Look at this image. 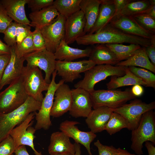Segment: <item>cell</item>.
I'll return each mask as SVG.
<instances>
[{
	"instance_id": "obj_3",
	"label": "cell",
	"mask_w": 155,
	"mask_h": 155,
	"mask_svg": "<svg viewBox=\"0 0 155 155\" xmlns=\"http://www.w3.org/2000/svg\"><path fill=\"white\" fill-rule=\"evenodd\" d=\"M131 149L138 155L144 154L142 148L146 141L155 144V113L153 110L142 115L137 127L131 131Z\"/></svg>"
},
{
	"instance_id": "obj_36",
	"label": "cell",
	"mask_w": 155,
	"mask_h": 155,
	"mask_svg": "<svg viewBox=\"0 0 155 155\" xmlns=\"http://www.w3.org/2000/svg\"><path fill=\"white\" fill-rule=\"evenodd\" d=\"M132 17L142 27L152 34H155V19L144 13L139 14Z\"/></svg>"
},
{
	"instance_id": "obj_17",
	"label": "cell",
	"mask_w": 155,
	"mask_h": 155,
	"mask_svg": "<svg viewBox=\"0 0 155 155\" xmlns=\"http://www.w3.org/2000/svg\"><path fill=\"white\" fill-rule=\"evenodd\" d=\"M86 23L84 14L81 10L66 18L64 40L67 44L73 43L77 38L84 35Z\"/></svg>"
},
{
	"instance_id": "obj_5",
	"label": "cell",
	"mask_w": 155,
	"mask_h": 155,
	"mask_svg": "<svg viewBox=\"0 0 155 155\" xmlns=\"http://www.w3.org/2000/svg\"><path fill=\"white\" fill-rule=\"evenodd\" d=\"M28 97L21 75L0 92V113H7L14 110L23 104Z\"/></svg>"
},
{
	"instance_id": "obj_21",
	"label": "cell",
	"mask_w": 155,
	"mask_h": 155,
	"mask_svg": "<svg viewBox=\"0 0 155 155\" xmlns=\"http://www.w3.org/2000/svg\"><path fill=\"white\" fill-rule=\"evenodd\" d=\"M48 151L50 155L66 153L74 155L75 150L69 138L62 131H58L51 135Z\"/></svg>"
},
{
	"instance_id": "obj_16",
	"label": "cell",
	"mask_w": 155,
	"mask_h": 155,
	"mask_svg": "<svg viewBox=\"0 0 155 155\" xmlns=\"http://www.w3.org/2000/svg\"><path fill=\"white\" fill-rule=\"evenodd\" d=\"M51 115L59 117L69 111L72 104L71 89L64 83L60 84L55 91Z\"/></svg>"
},
{
	"instance_id": "obj_33",
	"label": "cell",
	"mask_w": 155,
	"mask_h": 155,
	"mask_svg": "<svg viewBox=\"0 0 155 155\" xmlns=\"http://www.w3.org/2000/svg\"><path fill=\"white\" fill-rule=\"evenodd\" d=\"M129 128L127 120L121 115L113 112L104 128V130L110 135L120 131L123 128Z\"/></svg>"
},
{
	"instance_id": "obj_32",
	"label": "cell",
	"mask_w": 155,
	"mask_h": 155,
	"mask_svg": "<svg viewBox=\"0 0 155 155\" xmlns=\"http://www.w3.org/2000/svg\"><path fill=\"white\" fill-rule=\"evenodd\" d=\"M150 5L149 0H132L127 4L119 14L114 17L121 16H133L139 14L143 13L148 8Z\"/></svg>"
},
{
	"instance_id": "obj_19",
	"label": "cell",
	"mask_w": 155,
	"mask_h": 155,
	"mask_svg": "<svg viewBox=\"0 0 155 155\" xmlns=\"http://www.w3.org/2000/svg\"><path fill=\"white\" fill-rule=\"evenodd\" d=\"M10 49L11 58L0 82V90L21 76L24 67L25 60L24 57L20 58L17 56L15 52V46L10 47Z\"/></svg>"
},
{
	"instance_id": "obj_15",
	"label": "cell",
	"mask_w": 155,
	"mask_h": 155,
	"mask_svg": "<svg viewBox=\"0 0 155 155\" xmlns=\"http://www.w3.org/2000/svg\"><path fill=\"white\" fill-rule=\"evenodd\" d=\"M71 91L72 101L69 114L75 118H86L92 108L90 93L80 88L72 89Z\"/></svg>"
},
{
	"instance_id": "obj_50",
	"label": "cell",
	"mask_w": 155,
	"mask_h": 155,
	"mask_svg": "<svg viewBox=\"0 0 155 155\" xmlns=\"http://www.w3.org/2000/svg\"><path fill=\"white\" fill-rule=\"evenodd\" d=\"M14 153L15 155H29L25 145H21L18 147Z\"/></svg>"
},
{
	"instance_id": "obj_54",
	"label": "cell",
	"mask_w": 155,
	"mask_h": 155,
	"mask_svg": "<svg viewBox=\"0 0 155 155\" xmlns=\"http://www.w3.org/2000/svg\"><path fill=\"white\" fill-rule=\"evenodd\" d=\"M50 155H71L70 154L66 153L60 154H50Z\"/></svg>"
},
{
	"instance_id": "obj_27",
	"label": "cell",
	"mask_w": 155,
	"mask_h": 155,
	"mask_svg": "<svg viewBox=\"0 0 155 155\" xmlns=\"http://www.w3.org/2000/svg\"><path fill=\"white\" fill-rule=\"evenodd\" d=\"M89 57L96 65H116L119 62L115 54L105 44H100L92 49Z\"/></svg>"
},
{
	"instance_id": "obj_42",
	"label": "cell",
	"mask_w": 155,
	"mask_h": 155,
	"mask_svg": "<svg viewBox=\"0 0 155 155\" xmlns=\"http://www.w3.org/2000/svg\"><path fill=\"white\" fill-rule=\"evenodd\" d=\"M31 26L29 25L17 23L16 28V44L21 42L31 32Z\"/></svg>"
},
{
	"instance_id": "obj_18",
	"label": "cell",
	"mask_w": 155,
	"mask_h": 155,
	"mask_svg": "<svg viewBox=\"0 0 155 155\" xmlns=\"http://www.w3.org/2000/svg\"><path fill=\"white\" fill-rule=\"evenodd\" d=\"M123 32L150 39L153 35L140 26L132 16H121L113 18L109 22Z\"/></svg>"
},
{
	"instance_id": "obj_24",
	"label": "cell",
	"mask_w": 155,
	"mask_h": 155,
	"mask_svg": "<svg viewBox=\"0 0 155 155\" xmlns=\"http://www.w3.org/2000/svg\"><path fill=\"white\" fill-rule=\"evenodd\" d=\"M100 3L101 0H81L80 10L84 13L86 20L84 35L89 33L94 26L98 17Z\"/></svg>"
},
{
	"instance_id": "obj_23",
	"label": "cell",
	"mask_w": 155,
	"mask_h": 155,
	"mask_svg": "<svg viewBox=\"0 0 155 155\" xmlns=\"http://www.w3.org/2000/svg\"><path fill=\"white\" fill-rule=\"evenodd\" d=\"M92 50L90 48L82 49L71 47L63 40L54 54L56 60L71 61L79 58L89 57Z\"/></svg>"
},
{
	"instance_id": "obj_34",
	"label": "cell",
	"mask_w": 155,
	"mask_h": 155,
	"mask_svg": "<svg viewBox=\"0 0 155 155\" xmlns=\"http://www.w3.org/2000/svg\"><path fill=\"white\" fill-rule=\"evenodd\" d=\"M129 70L146 84V87L155 89V75L146 69L135 66L128 67Z\"/></svg>"
},
{
	"instance_id": "obj_14",
	"label": "cell",
	"mask_w": 155,
	"mask_h": 155,
	"mask_svg": "<svg viewBox=\"0 0 155 155\" xmlns=\"http://www.w3.org/2000/svg\"><path fill=\"white\" fill-rule=\"evenodd\" d=\"M80 124L77 121L66 120L60 123L59 129L69 138L73 139L75 143L83 145L89 155H93L91 151L90 145L96 135L91 131H84L80 130L76 125Z\"/></svg>"
},
{
	"instance_id": "obj_40",
	"label": "cell",
	"mask_w": 155,
	"mask_h": 155,
	"mask_svg": "<svg viewBox=\"0 0 155 155\" xmlns=\"http://www.w3.org/2000/svg\"><path fill=\"white\" fill-rule=\"evenodd\" d=\"M94 145L98 148L99 155H119L118 148L113 146H108L102 144L99 140L94 143Z\"/></svg>"
},
{
	"instance_id": "obj_9",
	"label": "cell",
	"mask_w": 155,
	"mask_h": 155,
	"mask_svg": "<svg viewBox=\"0 0 155 155\" xmlns=\"http://www.w3.org/2000/svg\"><path fill=\"white\" fill-rule=\"evenodd\" d=\"M155 108L154 101L146 103L135 98L129 104H125L112 110L120 114L127 120L129 125L128 129L132 131L137 127L144 113Z\"/></svg>"
},
{
	"instance_id": "obj_1",
	"label": "cell",
	"mask_w": 155,
	"mask_h": 155,
	"mask_svg": "<svg viewBox=\"0 0 155 155\" xmlns=\"http://www.w3.org/2000/svg\"><path fill=\"white\" fill-rule=\"evenodd\" d=\"M75 41L78 44L83 45L125 43L146 47L151 44L150 39L125 33L109 23L98 32L82 36Z\"/></svg>"
},
{
	"instance_id": "obj_29",
	"label": "cell",
	"mask_w": 155,
	"mask_h": 155,
	"mask_svg": "<svg viewBox=\"0 0 155 155\" xmlns=\"http://www.w3.org/2000/svg\"><path fill=\"white\" fill-rule=\"evenodd\" d=\"M139 84L146 86V83L133 74L128 67H126L125 74L122 76H111L110 81L106 84L108 90H113L121 87Z\"/></svg>"
},
{
	"instance_id": "obj_43",
	"label": "cell",
	"mask_w": 155,
	"mask_h": 155,
	"mask_svg": "<svg viewBox=\"0 0 155 155\" xmlns=\"http://www.w3.org/2000/svg\"><path fill=\"white\" fill-rule=\"evenodd\" d=\"M13 20L7 15L0 1V33L4 32L8 26Z\"/></svg>"
},
{
	"instance_id": "obj_2",
	"label": "cell",
	"mask_w": 155,
	"mask_h": 155,
	"mask_svg": "<svg viewBox=\"0 0 155 155\" xmlns=\"http://www.w3.org/2000/svg\"><path fill=\"white\" fill-rule=\"evenodd\" d=\"M41 104V102L28 96L26 101L17 109L8 113H0V142L30 113L38 111Z\"/></svg>"
},
{
	"instance_id": "obj_52",
	"label": "cell",
	"mask_w": 155,
	"mask_h": 155,
	"mask_svg": "<svg viewBox=\"0 0 155 155\" xmlns=\"http://www.w3.org/2000/svg\"><path fill=\"white\" fill-rule=\"evenodd\" d=\"M74 144L75 150V153L74 155H81V150L80 144L75 142Z\"/></svg>"
},
{
	"instance_id": "obj_25",
	"label": "cell",
	"mask_w": 155,
	"mask_h": 155,
	"mask_svg": "<svg viewBox=\"0 0 155 155\" xmlns=\"http://www.w3.org/2000/svg\"><path fill=\"white\" fill-rule=\"evenodd\" d=\"M59 14L53 5L38 11L31 12L29 15L31 20L30 26L40 29L50 24Z\"/></svg>"
},
{
	"instance_id": "obj_38",
	"label": "cell",
	"mask_w": 155,
	"mask_h": 155,
	"mask_svg": "<svg viewBox=\"0 0 155 155\" xmlns=\"http://www.w3.org/2000/svg\"><path fill=\"white\" fill-rule=\"evenodd\" d=\"M17 148L13 138L9 135L0 142V155H12Z\"/></svg>"
},
{
	"instance_id": "obj_47",
	"label": "cell",
	"mask_w": 155,
	"mask_h": 155,
	"mask_svg": "<svg viewBox=\"0 0 155 155\" xmlns=\"http://www.w3.org/2000/svg\"><path fill=\"white\" fill-rule=\"evenodd\" d=\"M150 5L143 13L155 19V0H149Z\"/></svg>"
},
{
	"instance_id": "obj_49",
	"label": "cell",
	"mask_w": 155,
	"mask_h": 155,
	"mask_svg": "<svg viewBox=\"0 0 155 155\" xmlns=\"http://www.w3.org/2000/svg\"><path fill=\"white\" fill-rule=\"evenodd\" d=\"M10 47L0 39V55L10 54Z\"/></svg>"
},
{
	"instance_id": "obj_39",
	"label": "cell",
	"mask_w": 155,
	"mask_h": 155,
	"mask_svg": "<svg viewBox=\"0 0 155 155\" xmlns=\"http://www.w3.org/2000/svg\"><path fill=\"white\" fill-rule=\"evenodd\" d=\"M32 40L35 51H40L46 49L44 39L40 29L35 28L32 32Z\"/></svg>"
},
{
	"instance_id": "obj_37",
	"label": "cell",
	"mask_w": 155,
	"mask_h": 155,
	"mask_svg": "<svg viewBox=\"0 0 155 155\" xmlns=\"http://www.w3.org/2000/svg\"><path fill=\"white\" fill-rule=\"evenodd\" d=\"M17 23L12 22L4 31L3 39L6 44L10 47L15 46L16 44V28Z\"/></svg>"
},
{
	"instance_id": "obj_35",
	"label": "cell",
	"mask_w": 155,
	"mask_h": 155,
	"mask_svg": "<svg viewBox=\"0 0 155 155\" xmlns=\"http://www.w3.org/2000/svg\"><path fill=\"white\" fill-rule=\"evenodd\" d=\"M35 51L32 40V32L21 42L15 46V52L17 56L23 57L26 55Z\"/></svg>"
},
{
	"instance_id": "obj_46",
	"label": "cell",
	"mask_w": 155,
	"mask_h": 155,
	"mask_svg": "<svg viewBox=\"0 0 155 155\" xmlns=\"http://www.w3.org/2000/svg\"><path fill=\"white\" fill-rule=\"evenodd\" d=\"M145 51L151 63L155 66V45L151 44L146 47Z\"/></svg>"
},
{
	"instance_id": "obj_8",
	"label": "cell",
	"mask_w": 155,
	"mask_h": 155,
	"mask_svg": "<svg viewBox=\"0 0 155 155\" xmlns=\"http://www.w3.org/2000/svg\"><path fill=\"white\" fill-rule=\"evenodd\" d=\"M57 74V71L55 70L52 73V80L40 108L38 112H35L36 123L34 127L36 131L42 129L47 130L52 125L50 117L55 93L59 85L65 82L62 79L58 83H56L55 78Z\"/></svg>"
},
{
	"instance_id": "obj_55",
	"label": "cell",
	"mask_w": 155,
	"mask_h": 155,
	"mask_svg": "<svg viewBox=\"0 0 155 155\" xmlns=\"http://www.w3.org/2000/svg\"><path fill=\"white\" fill-rule=\"evenodd\" d=\"M12 155H14L13 154Z\"/></svg>"
},
{
	"instance_id": "obj_7",
	"label": "cell",
	"mask_w": 155,
	"mask_h": 155,
	"mask_svg": "<svg viewBox=\"0 0 155 155\" xmlns=\"http://www.w3.org/2000/svg\"><path fill=\"white\" fill-rule=\"evenodd\" d=\"M21 76L28 96L42 102L44 98L42 92L47 90L49 84L45 81L41 70L36 67L26 65L24 67Z\"/></svg>"
},
{
	"instance_id": "obj_26",
	"label": "cell",
	"mask_w": 155,
	"mask_h": 155,
	"mask_svg": "<svg viewBox=\"0 0 155 155\" xmlns=\"http://www.w3.org/2000/svg\"><path fill=\"white\" fill-rule=\"evenodd\" d=\"M115 11L113 0H101L97 18L93 28L88 34H92L100 31L109 23Z\"/></svg>"
},
{
	"instance_id": "obj_6",
	"label": "cell",
	"mask_w": 155,
	"mask_h": 155,
	"mask_svg": "<svg viewBox=\"0 0 155 155\" xmlns=\"http://www.w3.org/2000/svg\"><path fill=\"white\" fill-rule=\"evenodd\" d=\"M90 94L93 109L102 106L117 108L136 97L131 91L94 90Z\"/></svg>"
},
{
	"instance_id": "obj_45",
	"label": "cell",
	"mask_w": 155,
	"mask_h": 155,
	"mask_svg": "<svg viewBox=\"0 0 155 155\" xmlns=\"http://www.w3.org/2000/svg\"><path fill=\"white\" fill-rule=\"evenodd\" d=\"M11 58V54L0 55V82L4 71Z\"/></svg>"
},
{
	"instance_id": "obj_51",
	"label": "cell",
	"mask_w": 155,
	"mask_h": 155,
	"mask_svg": "<svg viewBox=\"0 0 155 155\" xmlns=\"http://www.w3.org/2000/svg\"><path fill=\"white\" fill-rule=\"evenodd\" d=\"M154 144L151 142H145V146L148 150V155H155V147Z\"/></svg>"
},
{
	"instance_id": "obj_22",
	"label": "cell",
	"mask_w": 155,
	"mask_h": 155,
	"mask_svg": "<svg viewBox=\"0 0 155 155\" xmlns=\"http://www.w3.org/2000/svg\"><path fill=\"white\" fill-rule=\"evenodd\" d=\"M28 0H1L0 1L8 16L18 23L30 26L27 18L25 7Z\"/></svg>"
},
{
	"instance_id": "obj_11",
	"label": "cell",
	"mask_w": 155,
	"mask_h": 155,
	"mask_svg": "<svg viewBox=\"0 0 155 155\" xmlns=\"http://www.w3.org/2000/svg\"><path fill=\"white\" fill-rule=\"evenodd\" d=\"M66 19L60 14L50 24L40 29L45 41L46 49L54 53L61 41L64 40Z\"/></svg>"
},
{
	"instance_id": "obj_12",
	"label": "cell",
	"mask_w": 155,
	"mask_h": 155,
	"mask_svg": "<svg viewBox=\"0 0 155 155\" xmlns=\"http://www.w3.org/2000/svg\"><path fill=\"white\" fill-rule=\"evenodd\" d=\"M95 63L90 60L78 61H66L56 60L55 69L57 74L65 82H72L80 78L81 73L85 72L95 66Z\"/></svg>"
},
{
	"instance_id": "obj_30",
	"label": "cell",
	"mask_w": 155,
	"mask_h": 155,
	"mask_svg": "<svg viewBox=\"0 0 155 155\" xmlns=\"http://www.w3.org/2000/svg\"><path fill=\"white\" fill-rule=\"evenodd\" d=\"M105 44L115 54L119 62L128 59L141 47L138 44H134L128 45L122 44Z\"/></svg>"
},
{
	"instance_id": "obj_28",
	"label": "cell",
	"mask_w": 155,
	"mask_h": 155,
	"mask_svg": "<svg viewBox=\"0 0 155 155\" xmlns=\"http://www.w3.org/2000/svg\"><path fill=\"white\" fill-rule=\"evenodd\" d=\"M116 65L138 66L155 73V66L151 63L148 57L145 47L141 46L128 59L119 62Z\"/></svg>"
},
{
	"instance_id": "obj_13",
	"label": "cell",
	"mask_w": 155,
	"mask_h": 155,
	"mask_svg": "<svg viewBox=\"0 0 155 155\" xmlns=\"http://www.w3.org/2000/svg\"><path fill=\"white\" fill-rule=\"evenodd\" d=\"M23 57L27 62L26 65L37 67L44 71V80L46 82L50 84L51 75L55 69L56 60L54 53L46 49L35 51Z\"/></svg>"
},
{
	"instance_id": "obj_10",
	"label": "cell",
	"mask_w": 155,
	"mask_h": 155,
	"mask_svg": "<svg viewBox=\"0 0 155 155\" xmlns=\"http://www.w3.org/2000/svg\"><path fill=\"white\" fill-rule=\"evenodd\" d=\"M35 113H30L20 124L13 128L9 135L13 138L17 148L21 145L27 146L32 150L35 155H43L41 152H38L35 149L34 140L36 131L32 125L35 118Z\"/></svg>"
},
{
	"instance_id": "obj_48",
	"label": "cell",
	"mask_w": 155,
	"mask_h": 155,
	"mask_svg": "<svg viewBox=\"0 0 155 155\" xmlns=\"http://www.w3.org/2000/svg\"><path fill=\"white\" fill-rule=\"evenodd\" d=\"M131 91L132 94L136 97L141 96L144 92V90L142 85L136 84L133 86Z\"/></svg>"
},
{
	"instance_id": "obj_44",
	"label": "cell",
	"mask_w": 155,
	"mask_h": 155,
	"mask_svg": "<svg viewBox=\"0 0 155 155\" xmlns=\"http://www.w3.org/2000/svg\"><path fill=\"white\" fill-rule=\"evenodd\" d=\"M132 0H113L115 11L113 18L117 16L123 8L127 4L132 1Z\"/></svg>"
},
{
	"instance_id": "obj_31",
	"label": "cell",
	"mask_w": 155,
	"mask_h": 155,
	"mask_svg": "<svg viewBox=\"0 0 155 155\" xmlns=\"http://www.w3.org/2000/svg\"><path fill=\"white\" fill-rule=\"evenodd\" d=\"M81 0H56L53 5L59 13L66 18L80 10Z\"/></svg>"
},
{
	"instance_id": "obj_53",
	"label": "cell",
	"mask_w": 155,
	"mask_h": 155,
	"mask_svg": "<svg viewBox=\"0 0 155 155\" xmlns=\"http://www.w3.org/2000/svg\"><path fill=\"white\" fill-rule=\"evenodd\" d=\"M120 153L119 155H135V154H132L127 150L119 148Z\"/></svg>"
},
{
	"instance_id": "obj_4",
	"label": "cell",
	"mask_w": 155,
	"mask_h": 155,
	"mask_svg": "<svg viewBox=\"0 0 155 155\" xmlns=\"http://www.w3.org/2000/svg\"><path fill=\"white\" fill-rule=\"evenodd\" d=\"M126 66L107 64L96 65L84 73L83 79L75 84V88L83 89L89 93L94 90L97 83L109 76H122L125 74Z\"/></svg>"
},
{
	"instance_id": "obj_20",
	"label": "cell",
	"mask_w": 155,
	"mask_h": 155,
	"mask_svg": "<svg viewBox=\"0 0 155 155\" xmlns=\"http://www.w3.org/2000/svg\"><path fill=\"white\" fill-rule=\"evenodd\" d=\"M113 112L112 109L105 106L92 110L85 120L90 131L96 133L104 130Z\"/></svg>"
},
{
	"instance_id": "obj_41",
	"label": "cell",
	"mask_w": 155,
	"mask_h": 155,
	"mask_svg": "<svg viewBox=\"0 0 155 155\" xmlns=\"http://www.w3.org/2000/svg\"><path fill=\"white\" fill-rule=\"evenodd\" d=\"M54 1L53 0H28L27 4L31 12H34L53 5Z\"/></svg>"
}]
</instances>
